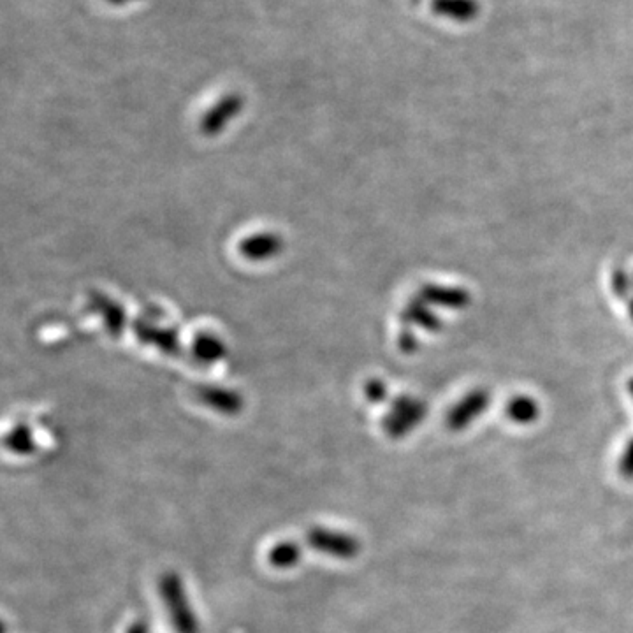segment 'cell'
<instances>
[{
	"mask_svg": "<svg viewBox=\"0 0 633 633\" xmlns=\"http://www.w3.org/2000/svg\"><path fill=\"white\" fill-rule=\"evenodd\" d=\"M159 588H161V597L166 604L171 625L176 633H199L196 614L190 609L189 598L178 574L166 572L162 575Z\"/></svg>",
	"mask_w": 633,
	"mask_h": 633,
	"instance_id": "obj_1",
	"label": "cell"
},
{
	"mask_svg": "<svg viewBox=\"0 0 633 633\" xmlns=\"http://www.w3.org/2000/svg\"><path fill=\"white\" fill-rule=\"evenodd\" d=\"M306 544L317 553L328 554L338 560H354L361 553V542L354 535L329 528H312L306 533Z\"/></svg>",
	"mask_w": 633,
	"mask_h": 633,
	"instance_id": "obj_2",
	"label": "cell"
},
{
	"mask_svg": "<svg viewBox=\"0 0 633 633\" xmlns=\"http://www.w3.org/2000/svg\"><path fill=\"white\" fill-rule=\"evenodd\" d=\"M428 414V408L419 400L401 398L394 405L393 412L387 415L384 428L391 438L405 437L407 433L417 428L422 419Z\"/></svg>",
	"mask_w": 633,
	"mask_h": 633,
	"instance_id": "obj_3",
	"label": "cell"
},
{
	"mask_svg": "<svg viewBox=\"0 0 633 633\" xmlns=\"http://www.w3.org/2000/svg\"><path fill=\"white\" fill-rule=\"evenodd\" d=\"M489 401L491 396L484 389H475L472 393L466 394L465 398L456 403L445 415V426L452 431L466 430L477 417H481L488 410Z\"/></svg>",
	"mask_w": 633,
	"mask_h": 633,
	"instance_id": "obj_4",
	"label": "cell"
},
{
	"mask_svg": "<svg viewBox=\"0 0 633 633\" xmlns=\"http://www.w3.org/2000/svg\"><path fill=\"white\" fill-rule=\"evenodd\" d=\"M431 9L456 22H470L479 13V4L475 0H431Z\"/></svg>",
	"mask_w": 633,
	"mask_h": 633,
	"instance_id": "obj_5",
	"label": "cell"
},
{
	"mask_svg": "<svg viewBox=\"0 0 633 633\" xmlns=\"http://www.w3.org/2000/svg\"><path fill=\"white\" fill-rule=\"evenodd\" d=\"M424 298L430 299L433 303H437L438 306H445V308H454V310H461L470 303V294L463 291V289H456V287H440V285H430L424 289Z\"/></svg>",
	"mask_w": 633,
	"mask_h": 633,
	"instance_id": "obj_6",
	"label": "cell"
},
{
	"mask_svg": "<svg viewBox=\"0 0 633 633\" xmlns=\"http://www.w3.org/2000/svg\"><path fill=\"white\" fill-rule=\"evenodd\" d=\"M303 556L301 547L292 540H284V542H278L275 546L271 547L270 553H268V561L273 568L278 570H287V568L296 567L299 560Z\"/></svg>",
	"mask_w": 633,
	"mask_h": 633,
	"instance_id": "obj_7",
	"label": "cell"
},
{
	"mask_svg": "<svg viewBox=\"0 0 633 633\" xmlns=\"http://www.w3.org/2000/svg\"><path fill=\"white\" fill-rule=\"evenodd\" d=\"M505 414L509 415L510 421L526 426V424H532L539 419V403L530 396H517L507 405Z\"/></svg>",
	"mask_w": 633,
	"mask_h": 633,
	"instance_id": "obj_8",
	"label": "cell"
},
{
	"mask_svg": "<svg viewBox=\"0 0 633 633\" xmlns=\"http://www.w3.org/2000/svg\"><path fill=\"white\" fill-rule=\"evenodd\" d=\"M9 449L16 452V454H29L34 451V444L30 440V435L27 431H16L11 437L8 438Z\"/></svg>",
	"mask_w": 633,
	"mask_h": 633,
	"instance_id": "obj_9",
	"label": "cell"
},
{
	"mask_svg": "<svg viewBox=\"0 0 633 633\" xmlns=\"http://www.w3.org/2000/svg\"><path fill=\"white\" fill-rule=\"evenodd\" d=\"M612 289H614V294L618 298H628V294L632 292L633 284L630 282V277L626 275L625 270L614 271V275H612Z\"/></svg>",
	"mask_w": 633,
	"mask_h": 633,
	"instance_id": "obj_10",
	"label": "cell"
},
{
	"mask_svg": "<svg viewBox=\"0 0 633 633\" xmlns=\"http://www.w3.org/2000/svg\"><path fill=\"white\" fill-rule=\"evenodd\" d=\"M618 468L626 481H633V438H630L628 444L625 445L623 454L619 458Z\"/></svg>",
	"mask_w": 633,
	"mask_h": 633,
	"instance_id": "obj_11",
	"label": "cell"
},
{
	"mask_svg": "<svg viewBox=\"0 0 633 633\" xmlns=\"http://www.w3.org/2000/svg\"><path fill=\"white\" fill-rule=\"evenodd\" d=\"M125 633H150V628H148L145 619H139L136 623H132Z\"/></svg>",
	"mask_w": 633,
	"mask_h": 633,
	"instance_id": "obj_12",
	"label": "cell"
},
{
	"mask_svg": "<svg viewBox=\"0 0 633 633\" xmlns=\"http://www.w3.org/2000/svg\"><path fill=\"white\" fill-rule=\"evenodd\" d=\"M106 2H110L113 6H124V4H129L132 0H106Z\"/></svg>",
	"mask_w": 633,
	"mask_h": 633,
	"instance_id": "obj_13",
	"label": "cell"
},
{
	"mask_svg": "<svg viewBox=\"0 0 633 633\" xmlns=\"http://www.w3.org/2000/svg\"><path fill=\"white\" fill-rule=\"evenodd\" d=\"M628 391H630V394H632L633 398V377L632 379H630V382H628Z\"/></svg>",
	"mask_w": 633,
	"mask_h": 633,
	"instance_id": "obj_14",
	"label": "cell"
}]
</instances>
